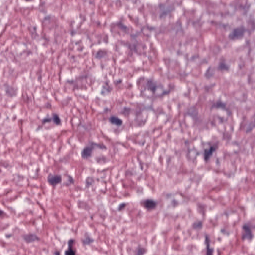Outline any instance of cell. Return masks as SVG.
Here are the masks:
<instances>
[{
	"label": "cell",
	"instance_id": "cell-9",
	"mask_svg": "<svg viewBox=\"0 0 255 255\" xmlns=\"http://www.w3.org/2000/svg\"><path fill=\"white\" fill-rule=\"evenodd\" d=\"M94 239L90 235H85L84 238L82 240V242L84 246H89L94 242Z\"/></svg>",
	"mask_w": 255,
	"mask_h": 255
},
{
	"label": "cell",
	"instance_id": "cell-13",
	"mask_svg": "<svg viewBox=\"0 0 255 255\" xmlns=\"http://www.w3.org/2000/svg\"><path fill=\"white\" fill-rule=\"evenodd\" d=\"M67 177L68 179L67 180V181L65 183V185L69 186V185H70L74 183V180H73V178H72V177H70L69 175H67Z\"/></svg>",
	"mask_w": 255,
	"mask_h": 255
},
{
	"label": "cell",
	"instance_id": "cell-7",
	"mask_svg": "<svg viewBox=\"0 0 255 255\" xmlns=\"http://www.w3.org/2000/svg\"><path fill=\"white\" fill-rule=\"evenodd\" d=\"M141 204L145 208L151 210L155 208L157 206V202L152 199H147L142 202Z\"/></svg>",
	"mask_w": 255,
	"mask_h": 255
},
{
	"label": "cell",
	"instance_id": "cell-6",
	"mask_svg": "<svg viewBox=\"0 0 255 255\" xmlns=\"http://www.w3.org/2000/svg\"><path fill=\"white\" fill-rule=\"evenodd\" d=\"M75 240L74 239H70L68 241V248L65 251V254L68 255H74L76 254V249H74V245Z\"/></svg>",
	"mask_w": 255,
	"mask_h": 255
},
{
	"label": "cell",
	"instance_id": "cell-10",
	"mask_svg": "<svg viewBox=\"0 0 255 255\" xmlns=\"http://www.w3.org/2000/svg\"><path fill=\"white\" fill-rule=\"evenodd\" d=\"M109 120L112 124L117 126H120L122 124V121L116 116H111L109 119Z\"/></svg>",
	"mask_w": 255,
	"mask_h": 255
},
{
	"label": "cell",
	"instance_id": "cell-11",
	"mask_svg": "<svg viewBox=\"0 0 255 255\" xmlns=\"http://www.w3.org/2000/svg\"><path fill=\"white\" fill-rule=\"evenodd\" d=\"M51 118H52V121L54 123H55L56 125H59L61 124L62 121H61L60 117H59V116L57 114H52Z\"/></svg>",
	"mask_w": 255,
	"mask_h": 255
},
{
	"label": "cell",
	"instance_id": "cell-2",
	"mask_svg": "<svg viewBox=\"0 0 255 255\" xmlns=\"http://www.w3.org/2000/svg\"><path fill=\"white\" fill-rule=\"evenodd\" d=\"M247 29L243 26H237L233 29L228 35V37L231 40H240L244 37Z\"/></svg>",
	"mask_w": 255,
	"mask_h": 255
},
{
	"label": "cell",
	"instance_id": "cell-8",
	"mask_svg": "<svg viewBox=\"0 0 255 255\" xmlns=\"http://www.w3.org/2000/svg\"><path fill=\"white\" fill-rule=\"evenodd\" d=\"M215 151H216V147L214 146L211 147L209 149H205L204 153V158L205 160L206 161H208Z\"/></svg>",
	"mask_w": 255,
	"mask_h": 255
},
{
	"label": "cell",
	"instance_id": "cell-4",
	"mask_svg": "<svg viewBox=\"0 0 255 255\" xmlns=\"http://www.w3.org/2000/svg\"><path fill=\"white\" fill-rule=\"evenodd\" d=\"M243 234L242 236V238L243 240H248L251 241L253 238V234L252 230L248 225L244 224L242 227Z\"/></svg>",
	"mask_w": 255,
	"mask_h": 255
},
{
	"label": "cell",
	"instance_id": "cell-14",
	"mask_svg": "<svg viewBox=\"0 0 255 255\" xmlns=\"http://www.w3.org/2000/svg\"><path fill=\"white\" fill-rule=\"evenodd\" d=\"M60 254V252H55V253H54V254H56V255H57V254H59H59Z\"/></svg>",
	"mask_w": 255,
	"mask_h": 255
},
{
	"label": "cell",
	"instance_id": "cell-3",
	"mask_svg": "<svg viewBox=\"0 0 255 255\" xmlns=\"http://www.w3.org/2000/svg\"><path fill=\"white\" fill-rule=\"evenodd\" d=\"M47 181L49 185L52 187H56L62 183V177L61 174H50L47 177Z\"/></svg>",
	"mask_w": 255,
	"mask_h": 255
},
{
	"label": "cell",
	"instance_id": "cell-5",
	"mask_svg": "<svg viewBox=\"0 0 255 255\" xmlns=\"http://www.w3.org/2000/svg\"><path fill=\"white\" fill-rule=\"evenodd\" d=\"M23 241L27 244L34 243L40 240V238L37 235L34 233H29L25 234L22 236Z\"/></svg>",
	"mask_w": 255,
	"mask_h": 255
},
{
	"label": "cell",
	"instance_id": "cell-12",
	"mask_svg": "<svg viewBox=\"0 0 255 255\" xmlns=\"http://www.w3.org/2000/svg\"><path fill=\"white\" fill-rule=\"evenodd\" d=\"M206 244L207 247V254H212L213 253V250L210 248V243H209V240L207 236L206 237Z\"/></svg>",
	"mask_w": 255,
	"mask_h": 255
},
{
	"label": "cell",
	"instance_id": "cell-1",
	"mask_svg": "<svg viewBox=\"0 0 255 255\" xmlns=\"http://www.w3.org/2000/svg\"><path fill=\"white\" fill-rule=\"evenodd\" d=\"M95 148H98L102 149H105V147L103 145H101L93 141H91L88 143L82 150L81 152V156L82 158L84 160H88L90 158L92 155L93 152Z\"/></svg>",
	"mask_w": 255,
	"mask_h": 255
}]
</instances>
